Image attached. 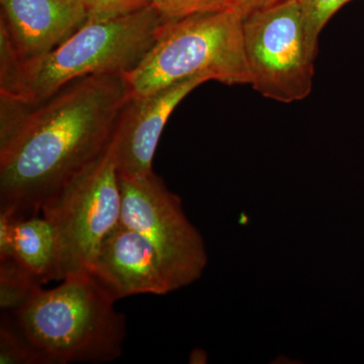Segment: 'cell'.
Segmentation results:
<instances>
[{"label": "cell", "mask_w": 364, "mask_h": 364, "mask_svg": "<svg viewBox=\"0 0 364 364\" xmlns=\"http://www.w3.org/2000/svg\"><path fill=\"white\" fill-rule=\"evenodd\" d=\"M40 289L11 314L43 364L104 363L123 353L127 334L117 299L91 272L67 275Z\"/></svg>", "instance_id": "obj_2"}, {"label": "cell", "mask_w": 364, "mask_h": 364, "mask_svg": "<svg viewBox=\"0 0 364 364\" xmlns=\"http://www.w3.org/2000/svg\"><path fill=\"white\" fill-rule=\"evenodd\" d=\"M303 13L309 50L317 56L318 38L337 11L350 0H298Z\"/></svg>", "instance_id": "obj_14"}, {"label": "cell", "mask_w": 364, "mask_h": 364, "mask_svg": "<svg viewBox=\"0 0 364 364\" xmlns=\"http://www.w3.org/2000/svg\"><path fill=\"white\" fill-rule=\"evenodd\" d=\"M119 179L121 223L154 248L172 291L200 279L208 264L207 251L200 232L184 213L181 198L154 171Z\"/></svg>", "instance_id": "obj_7"}, {"label": "cell", "mask_w": 364, "mask_h": 364, "mask_svg": "<svg viewBox=\"0 0 364 364\" xmlns=\"http://www.w3.org/2000/svg\"><path fill=\"white\" fill-rule=\"evenodd\" d=\"M0 30L20 65L51 52L87 21L81 0H0Z\"/></svg>", "instance_id": "obj_9"}, {"label": "cell", "mask_w": 364, "mask_h": 364, "mask_svg": "<svg viewBox=\"0 0 364 364\" xmlns=\"http://www.w3.org/2000/svg\"><path fill=\"white\" fill-rule=\"evenodd\" d=\"M0 363L43 364L39 354L9 313H2L0 324Z\"/></svg>", "instance_id": "obj_13"}, {"label": "cell", "mask_w": 364, "mask_h": 364, "mask_svg": "<svg viewBox=\"0 0 364 364\" xmlns=\"http://www.w3.org/2000/svg\"><path fill=\"white\" fill-rule=\"evenodd\" d=\"M14 259L44 284L62 280L54 228L39 215L16 218L0 210V260Z\"/></svg>", "instance_id": "obj_11"}, {"label": "cell", "mask_w": 364, "mask_h": 364, "mask_svg": "<svg viewBox=\"0 0 364 364\" xmlns=\"http://www.w3.org/2000/svg\"><path fill=\"white\" fill-rule=\"evenodd\" d=\"M87 21L117 18L152 6V0H81Z\"/></svg>", "instance_id": "obj_15"}, {"label": "cell", "mask_w": 364, "mask_h": 364, "mask_svg": "<svg viewBox=\"0 0 364 364\" xmlns=\"http://www.w3.org/2000/svg\"><path fill=\"white\" fill-rule=\"evenodd\" d=\"M91 273L117 301L172 291L154 248L142 235L121 222L105 237Z\"/></svg>", "instance_id": "obj_10"}, {"label": "cell", "mask_w": 364, "mask_h": 364, "mask_svg": "<svg viewBox=\"0 0 364 364\" xmlns=\"http://www.w3.org/2000/svg\"><path fill=\"white\" fill-rule=\"evenodd\" d=\"M220 0H152L166 20H176L200 11L218 9Z\"/></svg>", "instance_id": "obj_16"}, {"label": "cell", "mask_w": 364, "mask_h": 364, "mask_svg": "<svg viewBox=\"0 0 364 364\" xmlns=\"http://www.w3.org/2000/svg\"><path fill=\"white\" fill-rule=\"evenodd\" d=\"M124 77L133 97L149 95L193 78L250 85L243 20L220 9L168 20L147 54Z\"/></svg>", "instance_id": "obj_4"}, {"label": "cell", "mask_w": 364, "mask_h": 364, "mask_svg": "<svg viewBox=\"0 0 364 364\" xmlns=\"http://www.w3.org/2000/svg\"><path fill=\"white\" fill-rule=\"evenodd\" d=\"M191 363H207V354L205 353V351L193 350L191 352Z\"/></svg>", "instance_id": "obj_18"}, {"label": "cell", "mask_w": 364, "mask_h": 364, "mask_svg": "<svg viewBox=\"0 0 364 364\" xmlns=\"http://www.w3.org/2000/svg\"><path fill=\"white\" fill-rule=\"evenodd\" d=\"M243 44L254 90L282 104L309 97L316 58L298 0H284L244 18Z\"/></svg>", "instance_id": "obj_6"}, {"label": "cell", "mask_w": 364, "mask_h": 364, "mask_svg": "<svg viewBox=\"0 0 364 364\" xmlns=\"http://www.w3.org/2000/svg\"><path fill=\"white\" fill-rule=\"evenodd\" d=\"M205 78L182 81L144 97H133L119 114L111 143L119 176L152 173L153 159L170 114Z\"/></svg>", "instance_id": "obj_8"}, {"label": "cell", "mask_w": 364, "mask_h": 364, "mask_svg": "<svg viewBox=\"0 0 364 364\" xmlns=\"http://www.w3.org/2000/svg\"><path fill=\"white\" fill-rule=\"evenodd\" d=\"M131 97L123 74H104L72 81L35 104L0 98V210L39 215L109 149Z\"/></svg>", "instance_id": "obj_1"}, {"label": "cell", "mask_w": 364, "mask_h": 364, "mask_svg": "<svg viewBox=\"0 0 364 364\" xmlns=\"http://www.w3.org/2000/svg\"><path fill=\"white\" fill-rule=\"evenodd\" d=\"M282 1L284 0H220L218 9H226L244 20L255 11L274 6Z\"/></svg>", "instance_id": "obj_17"}, {"label": "cell", "mask_w": 364, "mask_h": 364, "mask_svg": "<svg viewBox=\"0 0 364 364\" xmlns=\"http://www.w3.org/2000/svg\"><path fill=\"white\" fill-rule=\"evenodd\" d=\"M166 18L153 6L102 21H87L51 52L18 64L0 85V98L35 104L72 81L90 75L128 73L154 44Z\"/></svg>", "instance_id": "obj_3"}, {"label": "cell", "mask_w": 364, "mask_h": 364, "mask_svg": "<svg viewBox=\"0 0 364 364\" xmlns=\"http://www.w3.org/2000/svg\"><path fill=\"white\" fill-rule=\"evenodd\" d=\"M58 243L62 277L91 272L98 251L121 222L122 193L111 146L41 208Z\"/></svg>", "instance_id": "obj_5"}, {"label": "cell", "mask_w": 364, "mask_h": 364, "mask_svg": "<svg viewBox=\"0 0 364 364\" xmlns=\"http://www.w3.org/2000/svg\"><path fill=\"white\" fill-rule=\"evenodd\" d=\"M43 284L16 260H0V306L13 314L25 305Z\"/></svg>", "instance_id": "obj_12"}]
</instances>
